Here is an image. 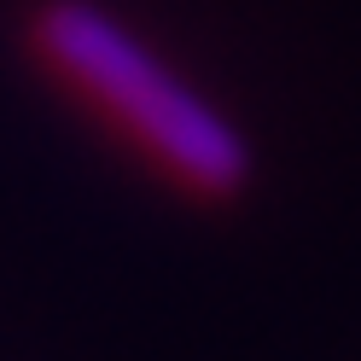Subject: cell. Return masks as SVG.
Returning <instances> with one entry per match:
<instances>
[{"label": "cell", "mask_w": 361, "mask_h": 361, "mask_svg": "<svg viewBox=\"0 0 361 361\" xmlns=\"http://www.w3.org/2000/svg\"><path fill=\"white\" fill-rule=\"evenodd\" d=\"M41 53L53 59L105 117H117L169 175H180L198 192H233L251 175V146L245 134L204 105L157 59L140 35H128L111 12L87 0H53L41 12Z\"/></svg>", "instance_id": "cell-1"}]
</instances>
